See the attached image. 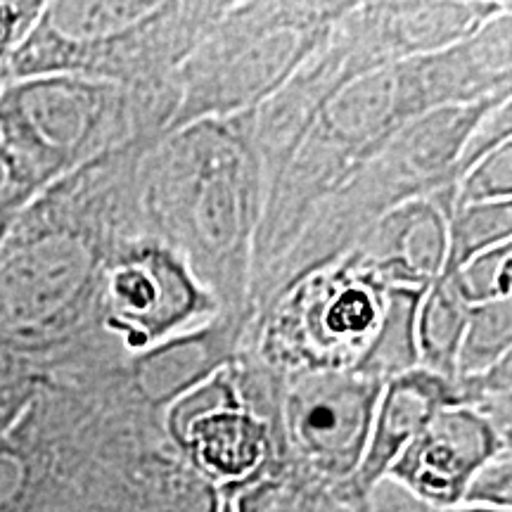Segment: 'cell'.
Listing matches in <instances>:
<instances>
[{
    "label": "cell",
    "instance_id": "obj_1",
    "mask_svg": "<svg viewBox=\"0 0 512 512\" xmlns=\"http://www.w3.org/2000/svg\"><path fill=\"white\" fill-rule=\"evenodd\" d=\"M114 155L38 192L0 245V339L46 377L95 349L102 271L119 245Z\"/></svg>",
    "mask_w": 512,
    "mask_h": 512
},
{
    "label": "cell",
    "instance_id": "obj_2",
    "mask_svg": "<svg viewBox=\"0 0 512 512\" xmlns=\"http://www.w3.org/2000/svg\"><path fill=\"white\" fill-rule=\"evenodd\" d=\"M256 162L219 126L178 136L152 171L150 207L181 235V247L209 264H235L256 223Z\"/></svg>",
    "mask_w": 512,
    "mask_h": 512
},
{
    "label": "cell",
    "instance_id": "obj_3",
    "mask_svg": "<svg viewBox=\"0 0 512 512\" xmlns=\"http://www.w3.org/2000/svg\"><path fill=\"white\" fill-rule=\"evenodd\" d=\"M124 124L121 83L48 74L10 81L0 93V140L31 197L114 150Z\"/></svg>",
    "mask_w": 512,
    "mask_h": 512
},
{
    "label": "cell",
    "instance_id": "obj_4",
    "mask_svg": "<svg viewBox=\"0 0 512 512\" xmlns=\"http://www.w3.org/2000/svg\"><path fill=\"white\" fill-rule=\"evenodd\" d=\"M98 467L91 384L48 380L0 439V512L88 510Z\"/></svg>",
    "mask_w": 512,
    "mask_h": 512
},
{
    "label": "cell",
    "instance_id": "obj_5",
    "mask_svg": "<svg viewBox=\"0 0 512 512\" xmlns=\"http://www.w3.org/2000/svg\"><path fill=\"white\" fill-rule=\"evenodd\" d=\"M392 287L375 264L313 275L285 304L271 344H285L283 356L304 373H354L380 335Z\"/></svg>",
    "mask_w": 512,
    "mask_h": 512
},
{
    "label": "cell",
    "instance_id": "obj_6",
    "mask_svg": "<svg viewBox=\"0 0 512 512\" xmlns=\"http://www.w3.org/2000/svg\"><path fill=\"white\" fill-rule=\"evenodd\" d=\"M214 309L200 275L183 254L159 242L124 240L107 256L102 271L98 325L119 335L128 349L190 332L188 325Z\"/></svg>",
    "mask_w": 512,
    "mask_h": 512
},
{
    "label": "cell",
    "instance_id": "obj_7",
    "mask_svg": "<svg viewBox=\"0 0 512 512\" xmlns=\"http://www.w3.org/2000/svg\"><path fill=\"white\" fill-rule=\"evenodd\" d=\"M164 422L185 463L216 489L249 482L271 456V427L247 406L230 370L178 396Z\"/></svg>",
    "mask_w": 512,
    "mask_h": 512
},
{
    "label": "cell",
    "instance_id": "obj_8",
    "mask_svg": "<svg viewBox=\"0 0 512 512\" xmlns=\"http://www.w3.org/2000/svg\"><path fill=\"white\" fill-rule=\"evenodd\" d=\"M384 384L356 373L294 375L283 427L299 458L325 479L354 477Z\"/></svg>",
    "mask_w": 512,
    "mask_h": 512
},
{
    "label": "cell",
    "instance_id": "obj_9",
    "mask_svg": "<svg viewBox=\"0 0 512 512\" xmlns=\"http://www.w3.org/2000/svg\"><path fill=\"white\" fill-rule=\"evenodd\" d=\"M505 448L491 415L453 403L427 420L387 479L434 508H458L472 477Z\"/></svg>",
    "mask_w": 512,
    "mask_h": 512
},
{
    "label": "cell",
    "instance_id": "obj_10",
    "mask_svg": "<svg viewBox=\"0 0 512 512\" xmlns=\"http://www.w3.org/2000/svg\"><path fill=\"white\" fill-rule=\"evenodd\" d=\"M453 403H458L456 387L420 366L384 384L370 422L366 451L349 479L351 494L370 496V491L387 479L403 448L411 444L427 420L439 408Z\"/></svg>",
    "mask_w": 512,
    "mask_h": 512
},
{
    "label": "cell",
    "instance_id": "obj_11",
    "mask_svg": "<svg viewBox=\"0 0 512 512\" xmlns=\"http://www.w3.org/2000/svg\"><path fill=\"white\" fill-rule=\"evenodd\" d=\"M226 330H190L143 351L133 361L131 380L152 406L169 408L228 363Z\"/></svg>",
    "mask_w": 512,
    "mask_h": 512
},
{
    "label": "cell",
    "instance_id": "obj_12",
    "mask_svg": "<svg viewBox=\"0 0 512 512\" xmlns=\"http://www.w3.org/2000/svg\"><path fill=\"white\" fill-rule=\"evenodd\" d=\"M128 512H219V489L181 458H150L126 486Z\"/></svg>",
    "mask_w": 512,
    "mask_h": 512
},
{
    "label": "cell",
    "instance_id": "obj_13",
    "mask_svg": "<svg viewBox=\"0 0 512 512\" xmlns=\"http://www.w3.org/2000/svg\"><path fill=\"white\" fill-rule=\"evenodd\" d=\"M467 311L470 306L463 302L453 280L441 273L422 294L418 318H415L420 368L444 377L451 384L456 377V356L460 339H463Z\"/></svg>",
    "mask_w": 512,
    "mask_h": 512
},
{
    "label": "cell",
    "instance_id": "obj_14",
    "mask_svg": "<svg viewBox=\"0 0 512 512\" xmlns=\"http://www.w3.org/2000/svg\"><path fill=\"white\" fill-rule=\"evenodd\" d=\"M512 342V306L510 299L470 306L463 339L456 356L453 384L484 375L510 356Z\"/></svg>",
    "mask_w": 512,
    "mask_h": 512
},
{
    "label": "cell",
    "instance_id": "obj_15",
    "mask_svg": "<svg viewBox=\"0 0 512 512\" xmlns=\"http://www.w3.org/2000/svg\"><path fill=\"white\" fill-rule=\"evenodd\" d=\"M510 200L453 207L448 216V254L441 273L458 271L472 256L510 242Z\"/></svg>",
    "mask_w": 512,
    "mask_h": 512
},
{
    "label": "cell",
    "instance_id": "obj_16",
    "mask_svg": "<svg viewBox=\"0 0 512 512\" xmlns=\"http://www.w3.org/2000/svg\"><path fill=\"white\" fill-rule=\"evenodd\" d=\"M510 254V242H503V245L472 256L458 271L444 275L453 280V285H456L458 294L467 306L510 299Z\"/></svg>",
    "mask_w": 512,
    "mask_h": 512
},
{
    "label": "cell",
    "instance_id": "obj_17",
    "mask_svg": "<svg viewBox=\"0 0 512 512\" xmlns=\"http://www.w3.org/2000/svg\"><path fill=\"white\" fill-rule=\"evenodd\" d=\"M510 169V140H505V143L494 147L491 152H486L482 159H477V162L460 176V181L456 183V200H453V207L510 200Z\"/></svg>",
    "mask_w": 512,
    "mask_h": 512
},
{
    "label": "cell",
    "instance_id": "obj_18",
    "mask_svg": "<svg viewBox=\"0 0 512 512\" xmlns=\"http://www.w3.org/2000/svg\"><path fill=\"white\" fill-rule=\"evenodd\" d=\"M510 448L498 453L472 477L467 486L463 503L467 508H484L496 512H510L512 489H510Z\"/></svg>",
    "mask_w": 512,
    "mask_h": 512
},
{
    "label": "cell",
    "instance_id": "obj_19",
    "mask_svg": "<svg viewBox=\"0 0 512 512\" xmlns=\"http://www.w3.org/2000/svg\"><path fill=\"white\" fill-rule=\"evenodd\" d=\"M230 505H233V512H309L297 489L275 482L259 486V489L254 486Z\"/></svg>",
    "mask_w": 512,
    "mask_h": 512
},
{
    "label": "cell",
    "instance_id": "obj_20",
    "mask_svg": "<svg viewBox=\"0 0 512 512\" xmlns=\"http://www.w3.org/2000/svg\"><path fill=\"white\" fill-rule=\"evenodd\" d=\"M46 380H50V377L43 375L41 368L29 356H24L22 351H17L8 342L0 339V399L17 392V389L31 387V384Z\"/></svg>",
    "mask_w": 512,
    "mask_h": 512
},
{
    "label": "cell",
    "instance_id": "obj_21",
    "mask_svg": "<svg viewBox=\"0 0 512 512\" xmlns=\"http://www.w3.org/2000/svg\"><path fill=\"white\" fill-rule=\"evenodd\" d=\"M34 200L31 192L24 188L22 176H19L15 159H12L10 150L0 140V204H19V207H27Z\"/></svg>",
    "mask_w": 512,
    "mask_h": 512
},
{
    "label": "cell",
    "instance_id": "obj_22",
    "mask_svg": "<svg viewBox=\"0 0 512 512\" xmlns=\"http://www.w3.org/2000/svg\"><path fill=\"white\" fill-rule=\"evenodd\" d=\"M46 382H38V384H31V387L17 389V392H12L0 399V439H3L5 434L17 425V420L22 418L24 411L31 406V401L36 399V394L41 392Z\"/></svg>",
    "mask_w": 512,
    "mask_h": 512
},
{
    "label": "cell",
    "instance_id": "obj_23",
    "mask_svg": "<svg viewBox=\"0 0 512 512\" xmlns=\"http://www.w3.org/2000/svg\"><path fill=\"white\" fill-rule=\"evenodd\" d=\"M22 209L24 207H19V204H0V245H3L5 235H8V230L12 228V223H15L17 214Z\"/></svg>",
    "mask_w": 512,
    "mask_h": 512
},
{
    "label": "cell",
    "instance_id": "obj_24",
    "mask_svg": "<svg viewBox=\"0 0 512 512\" xmlns=\"http://www.w3.org/2000/svg\"><path fill=\"white\" fill-rule=\"evenodd\" d=\"M10 81V67H0V93H3V88L8 86Z\"/></svg>",
    "mask_w": 512,
    "mask_h": 512
},
{
    "label": "cell",
    "instance_id": "obj_25",
    "mask_svg": "<svg viewBox=\"0 0 512 512\" xmlns=\"http://www.w3.org/2000/svg\"><path fill=\"white\" fill-rule=\"evenodd\" d=\"M219 512H233V505H230V501H226L221 505V510Z\"/></svg>",
    "mask_w": 512,
    "mask_h": 512
},
{
    "label": "cell",
    "instance_id": "obj_26",
    "mask_svg": "<svg viewBox=\"0 0 512 512\" xmlns=\"http://www.w3.org/2000/svg\"><path fill=\"white\" fill-rule=\"evenodd\" d=\"M53 512H88V510H83V508H64V510H53Z\"/></svg>",
    "mask_w": 512,
    "mask_h": 512
}]
</instances>
